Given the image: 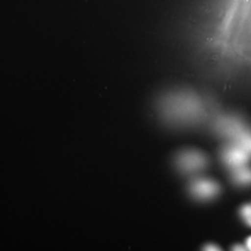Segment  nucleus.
I'll return each mask as SVG.
<instances>
[{
	"label": "nucleus",
	"mask_w": 251,
	"mask_h": 251,
	"mask_svg": "<svg viewBox=\"0 0 251 251\" xmlns=\"http://www.w3.org/2000/svg\"><path fill=\"white\" fill-rule=\"evenodd\" d=\"M233 251H247V248H244L243 246H234Z\"/></svg>",
	"instance_id": "nucleus-9"
},
{
	"label": "nucleus",
	"mask_w": 251,
	"mask_h": 251,
	"mask_svg": "<svg viewBox=\"0 0 251 251\" xmlns=\"http://www.w3.org/2000/svg\"><path fill=\"white\" fill-rule=\"evenodd\" d=\"M176 164L180 171L194 173L206 168L207 158L203 152L198 150H185L177 155Z\"/></svg>",
	"instance_id": "nucleus-1"
},
{
	"label": "nucleus",
	"mask_w": 251,
	"mask_h": 251,
	"mask_svg": "<svg viewBox=\"0 0 251 251\" xmlns=\"http://www.w3.org/2000/svg\"><path fill=\"white\" fill-rule=\"evenodd\" d=\"M246 248L248 251H251V236H250L247 240H246Z\"/></svg>",
	"instance_id": "nucleus-8"
},
{
	"label": "nucleus",
	"mask_w": 251,
	"mask_h": 251,
	"mask_svg": "<svg viewBox=\"0 0 251 251\" xmlns=\"http://www.w3.org/2000/svg\"><path fill=\"white\" fill-rule=\"evenodd\" d=\"M204 251H221V249L215 245H207L204 248Z\"/></svg>",
	"instance_id": "nucleus-7"
},
{
	"label": "nucleus",
	"mask_w": 251,
	"mask_h": 251,
	"mask_svg": "<svg viewBox=\"0 0 251 251\" xmlns=\"http://www.w3.org/2000/svg\"><path fill=\"white\" fill-rule=\"evenodd\" d=\"M221 187L213 179H197L190 184V192L199 200H209L216 198Z\"/></svg>",
	"instance_id": "nucleus-2"
},
{
	"label": "nucleus",
	"mask_w": 251,
	"mask_h": 251,
	"mask_svg": "<svg viewBox=\"0 0 251 251\" xmlns=\"http://www.w3.org/2000/svg\"><path fill=\"white\" fill-rule=\"evenodd\" d=\"M235 144L240 146L244 150L251 154V132L246 129H242L238 134L233 138Z\"/></svg>",
	"instance_id": "nucleus-5"
},
{
	"label": "nucleus",
	"mask_w": 251,
	"mask_h": 251,
	"mask_svg": "<svg viewBox=\"0 0 251 251\" xmlns=\"http://www.w3.org/2000/svg\"><path fill=\"white\" fill-rule=\"evenodd\" d=\"M251 153L235 144L227 146L222 152L223 160L228 167L232 169L247 165L251 158Z\"/></svg>",
	"instance_id": "nucleus-3"
},
{
	"label": "nucleus",
	"mask_w": 251,
	"mask_h": 251,
	"mask_svg": "<svg viewBox=\"0 0 251 251\" xmlns=\"http://www.w3.org/2000/svg\"><path fill=\"white\" fill-rule=\"evenodd\" d=\"M240 216L243 219V221L251 227V205L247 204L240 208Z\"/></svg>",
	"instance_id": "nucleus-6"
},
{
	"label": "nucleus",
	"mask_w": 251,
	"mask_h": 251,
	"mask_svg": "<svg viewBox=\"0 0 251 251\" xmlns=\"http://www.w3.org/2000/svg\"><path fill=\"white\" fill-rule=\"evenodd\" d=\"M233 180L240 185L251 184V169L246 165L233 169Z\"/></svg>",
	"instance_id": "nucleus-4"
}]
</instances>
